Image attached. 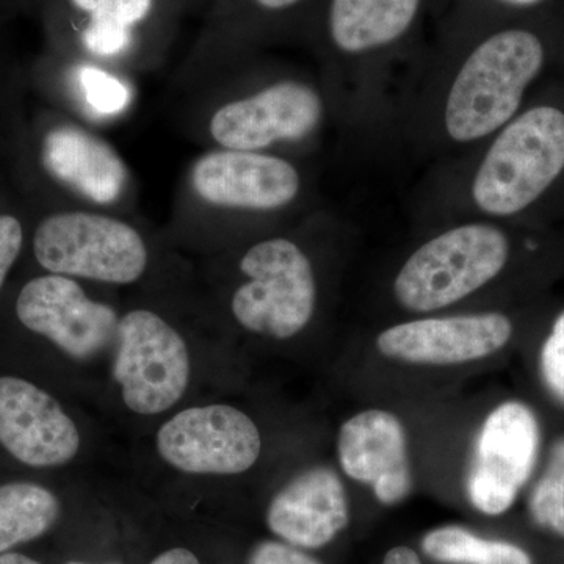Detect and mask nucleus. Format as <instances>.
Masks as SVG:
<instances>
[{
  "label": "nucleus",
  "mask_w": 564,
  "mask_h": 564,
  "mask_svg": "<svg viewBox=\"0 0 564 564\" xmlns=\"http://www.w3.org/2000/svg\"><path fill=\"white\" fill-rule=\"evenodd\" d=\"M0 445L25 466L46 469L76 458L80 434L62 404L18 377H0Z\"/></svg>",
  "instance_id": "14"
},
{
  "label": "nucleus",
  "mask_w": 564,
  "mask_h": 564,
  "mask_svg": "<svg viewBox=\"0 0 564 564\" xmlns=\"http://www.w3.org/2000/svg\"><path fill=\"white\" fill-rule=\"evenodd\" d=\"M323 118L321 95L300 80H280L212 110L206 131L215 148L263 152L302 141Z\"/></svg>",
  "instance_id": "11"
},
{
  "label": "nucleus",
  "mask_w": 564,
  "mask_h": 564,
  "mask_svg": "<svg viewBox=\"0 0 564 564\" xmlns=\"http://www.w3.org/2000/svg\"><path fill=\"white\" fill-rule=\"evenodd\" d=\"M180 13L174 0H52V29L70 57L128 65L158 55Z\"/></svg>",
  "instance_id": "3"
},
{
  "label": "nucleus",
  "mask_w": 564,
  "mask_h": 564,
  "mask_svg": "<svg viewBox=\"0 0 564 564\" xmlns=\"http://www.w3.org/2000/svg\"><path fill=\"white\" fill-rule=\"evenodd\" d=\"M383 564H422V562L413 549L399 545L386 554Z\"/></svg>",
  "instance_id": "28"
},
{
  "label": "nucleus",
  "mask_w": 564,
  "mask_h": 564,
  "mask_svg": "<svg viewBox=\"0 0 564 564\" xmlns=\"http://www.w3.org/2000/svg\"><path fill=\"white\" fill-rule=\"evenodd\" d=\"M538 370L545 391L564 404V310L552 323L538 352Z\"/></svg>",
  "instance_id": "24"
},
{
  "label": "nucleus",
  "mask_w": 564,
  "mask_h": 564,
  "mask_svg": "<svg viewBox=\"0 0 564 564\" xmlns=\"http://www.w3.org/2000/svg\"><path fill=\"white\" fill-rule=\"evenodd\" d=\"M544 58L543 41L527 29H503L480 41L467 55L448 93V135L467 143L507 124L543 68Z\"/></svg>",
  "instance_id": "1"
},
{
  "label": "nucleus",
  "mask_w": 564,
  "mask_h": 564,
  "mask_svg": "<svg viewBox=\"0 0 564 564\" xmlns=\"http://www.w3.org/2000/svg\"><path fill=\"white\" fill-rule=\"evenodd\" d=\"M422 549L434 562L447 564H533L529 552L519 545L486 540L456 525L426 533Z\"/></svg>",
  "instance_id": "21"
},
{
  "label": "nucleus",
  "mask_w": 564,
  "mask_h": 564,
  "mask_svg": "<svg viewBox=\"0 0 564 564\" xmlns=\"http://www.w3.org/2000/svg\"><path fill=\"white\" fill-rule=\"evenodd\" d=\"M564 170V113L534 107L494 140L473 185L474 202L494 217L527 209Z\"/></svg>",
  "instance_id": "2"
},
{
  "label": "nucleus",
  "mask_w": 564,
  "mask_h": 564,
  "mask_svg": "<svg viewBox=\"0 0 564 564\" xmlns=\"http://www.w3.org/2000/svg\"><path fill=\"white\" fill-rule=\"evenodd\" d=\"M0 564H41L32 556L20 554V552H7L0 555Z\"/></svg>",
  "instance_id": "29"
},
{
  "label": "nucleus",
  "mask_w": 564,
  "mask_h": 564,
  "mask_svg": "<svg viewBox=\"0 0 564 564\" xmlns=\"http://www.w3.org/2000/svg\"><path fill=\"white\" fill-rule=\"evenodd\" d=\"M529 510L538 525L564 538V434L549 451L544 473L530 492Z\"/></svg>",
  "instance_id": "23"
},
{
  "label": "nucleus",
  "mask_w": 564,
  "mask_h": 564,
  "mask_svg": "<svg viewBox=\"0 0 564 564\" xmlns=\"http://www.w3.org/2000/svg\"><path fill=\"white\" fill-rule=\"evenodd\" d=\"M307 0H215L209 20L204 29L196 52L212 58L215 52L225 51L256 21L276 20L302 9Z\"/></svg>",
  "instance_id": "20"
},
{
  "label": "nucleus",
  "mask_w": 564,
  "mask_h": 564,
  "mask_svg": "<svg viewBox=\"0 0 564 564\" xmlns=\"http://www.w3.org/2000/svg\"><path fill=\"white\" fill-rule=\"evenodd\" d=\"M247 281L232 293L234 318L247 332L291 339L306 328L317 303L313 263L284 237L252 245L240 259Z\"/></svg>",
  "instance_id": "6"
},
{
  "label": "nucleus",
  "mask_w": 564,
  "mask_h": 564,
  "mask_svg": "<svg viewBox=\"0 0 564 564\" xmlns=\"http://www.w3.org/2000/svg\"><path fill=\"white\" fill-rule=\"evenodd\" d=\"M202 2V0H174V3H176L177 9L182 11L187 10L188 7L196 6V3Z\"/></svg>",
  "instance_id": "31"
},
{
  "label": "nucleus",
  "mask_w": 564,
  "mask_h": 564,
  "mask_svg": "<svg viewBox=\"0 0 564 564\" xmlns=\"http://www.w3.org/2000/svg\"><path fill=\"white\" fill-rule=\"evenodd\" d=\"M69 82L76 85L82 106L88 113L99 118L117 117L128 109L132 101L131 88L113 66L102 65L84 58L70 57Z\"/></svg>",
  "instance_id": "22"
},
{
  "label": "nucleus",
  "mask_w": 564,
  "mask_h": 564,
  "mask_svg": "<svg viewBox=\"0 0 564 564\" xmlns=\"http://www.w3.org/2000/svg\"><path fill=\"white\" fill-rule=\"evenodd\" d=\"M115 345L113 378L129 410L155 415L180 402L191 383V355L165 318L148 310L129 311L120 317Z\"/></svg>",
  "instance_id": "7"
},
{
  "label": "nucleus",
  "mask_w": 564,
  "mask_h": 564,
  "mask_svg": "<svg viewBox=\"0 0 564 564\" xmlns=\"http://www.w3.org/2000/svg\"><path fill=\"white\" fill-rule=\"evenodd\" d=\"M350 505L339 475L325 466L293 477L267 510L274 536L300 549H321L347 529Z\"/></svg>",
  "instance_id": "17"
},
{
  "label": "nucleus",
  "mask_w": 564,
  "mask_h": 564,
  "mask_svg": "<svg viewBox=\"0 0 564 564\" xmlns=\"http://www.w3.org/2000/svg\"><path fill=\"white\" fill-rule=\"evenodd\" d=\"M513 332V322L502 313L419 318L384 329L377 347L397 361L455 366L496 355L507 347Z\"/></svg>",
  "instance_id": "13"
},
{
  "label": "nucleus",
  "mask_w": 564,
  "mask_h": 564,
  "mask_svg": "<svg viewBox=\"0 0 564 564\" xmlns=\"http://www.w3.org/2000/svg\"><path fill=\"white\" fill-rule=\"evenodd\" d=\"M66 564H90V563H82V562H69V563H66Z\"/></svg>",
  "instance_id": "32"
},
{
  "label": "nucleus",
  "mask_w": 564,
  "mask_h": 564,
  "mask_svg": "<svg viewBox=\"0 0 564 564\" xmlns=\"http://www.w3.org/2000/svg\"><path fill=\"white\" fill-rule=\"evenodd\" d=\"M337 458L344 474L372 488L378 502L395 505L413 489L406 432L395 414L367 410L343 423Z\"/></svg>",
  "instance_id": "16"
},
{
  "label": "nucleus",
  "mask_w": 564,
  "mask_h": 564,
  "mask_svg": "<svg viewBox=\"0 0 564 564\" xmlns=\"http://www.w3.org/2000/svg\"><path fill=\"white\" fill-rule=\"evenodd\" d=\"M423 0H328L326 32L345 55L383 50L413 28Z\"/></svg>",
  "instance_id": "18"
},
{
  "label": "nucleus",
  "mask_w": 564,
  "mask_h": 564,
  "mask_svg": "<svg viewBox=\"0 0 564 564\" xmlns=\"http://www.w3.org/2000/svg\"><path fill=\"white\" fill-rule=\"evenodd\" d=\"M24 231L21 221L13 215H0V289L9 276L11 267L20 258Z\"/></svg>",
  "instance_id": "25"
},
{
  "label": "nucleus",
  "mask_w": 564,
  "mask_h": 564,
  "mask_svg": "<svg viewBox=\"0 0 564 564\" xmlns=\"http://www.w3.org/2000/svg\"><path fill=\"white\" fill-rule=\"evenodd\" d=\"M61 500L32 481L0 485V555L32 543L61 519Z\"/></svg>",
  "instance_id": "19"
},
{
  "label": "nucleus",
  "mask_w": 564,
  "mask_h": 564,
  "mask_svg": "<svg viewBox=\"0 0 564 564\" xmlns=\"http://www.w3.org/2000/svg\"><path fill=\"white\" fill-rule=\"evenodd\" d=\"M155 443L163 462L196 475L247 473L262 452L258 425L229 404L181 411L159 429Z\"/></svg>",
  "instance_id": "10"
},
{
  "label": "nucleus",
  "mask_w": 564,
  "mask_h": 564,
  "mask_svg": "<svg viewBox=\"0 0 564 564\" xmlns=\"http://www.w3.org/2000/svg\"><path fill=\"white\" fill-rule=\"evenodd\" d=\"M40 159L52 180L90 206H118L131 191V172L120 152L76 122H58L47 129Z\"/></svg>",
  "instance_id": "15"
},
{
  "label": "nucleus",
  "mask_w": 564,
  "mask_h": 564,
  "mask_svg": "<svg viewBox=\"0 0 564 564\" xmlns=\"http://www.w3.org/2000/svg\"><path fill=\"white\" fill-rule=\"evenodd\" d=\"M543 432L530 404L507 400L486 415L475 437L467 496L486 516L507 513L540 459Z\"/></svg>",
  "instance_id": "8"
},
{
  "label": "nucleus",
  "mask_w": 564,
  "mask_h": 564,
  "mask_svg": "<svg viewBox=\"0 0 564 564\" xmlns=\"http://www.w3.org/2000/svg\"><path fill=\"white\" fill-rule=\"evenodd\" d=\"M299 170L285 159L256 151L203 152L187 173L188 198L206 210L269 212L295 202Z\"/></svg>",
  "instance_id": "9"
},
{
  "label": "nucleus",
  "mask_w": 564,
  "mask_h": 564,
  "mask_svg": "<svg viewBox=\"0 0 564 564\" xmlns=\"http://www.w3.org/2000/svg\"><path fill=\"white\" fill-rule=\"evenodd\" d=\"M17 315L29 332L77 361L95 358L115 343L120 323L117 311L90 299L79 282L52 273L22 288Z\"/></svg>",
  "instance_id": "12"
},
{
  "label": "nucleus",
  "mask_w": 564,
  "mask_h": 564,
  "mask_svg": "<svg viewBox=\"0 0 564 564\" xmlns=\"http://www.w3.org/2000/svg\"><path fill=\"white\" fill-rule=\"evenodd\" d=\"M248 564H322L303 549L284 541H263L252 549Z\"/></svg>",
  "instance_id": "26"
},
{
  "label": "nucleus",
  "mask_w": 564,
  "mask_h": 564,
  "mask_svg": "<svg viewBox=\"0 0 564 564\" xmlns=\"http://www.w3.org/2000/svg\"><path fill=\"white\" fill-rule=\"evenodd\" d=\"M499 2L511 7H532L536 6V3H540L541 0H499Z\"/></svg>",
  "instance_id": "30"
},
{
  "label": "nucleus",
  "mask_w": 564,
  "mask_h": 564,
  "mask_svg": "<svg viewBox=\"0 0 564 564\" xmlns=\"http://www.w3.org/2000/svg\"><path fill=\"white\" fill-rule=\"evenodd\" d=\"M33 252L52 274L104 284H133L150 263V248L139 229L95 210L58 212L44 218L33 236Z\"/></svg>",
  "instance_id": "4"
},
{
  "label": "nucleus",
  "mask_w": 564,
  "mask_h": 564,
  "mask_svg": "<svg viewBox=\"0 0 564 564\" xmlns=\"http://www.w3.org/2000/svg\"><path fill=\"white\" fill-rule=\"evenodd\" d=\"M150 564H202L191 549L173 547L155 556Z\"/></svg>",
  "instance_id": "27"
},
{
  "label": "nucleus",
  "mask_w": 564,
  "mask_h": 564,
  "mask_svg": "<svg viewBox=\"0 0 564 564\" xmlns=\"http://www.w3.org/2000/svg\"><path fill=\"white\" fill-rule=\"evenodd\" d=\"M510 243L500 229L466 225L434 237L393 282L397 302L411 313H433L458 303L492 281L507 265Z\"/></svg>",
  "instance_id": "5"
}]
</instances>
